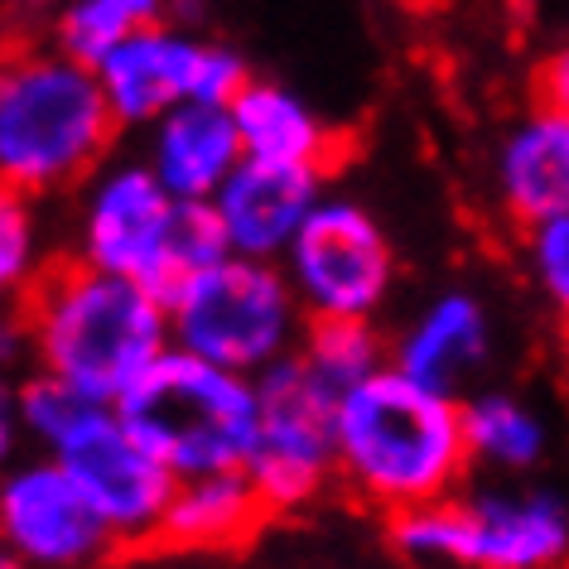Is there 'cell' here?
I'll return each mask as SVG.
<instances>
[{"label":"cell","instance_id":"5b68a950","mask_svg":"<svg viewBox=\"0 0 569 569\" xmlns=\"http://www.w3.org/2000/svg\"><path fill=\"white\" fill-rule=\"evenodd\" d=\"M309 315L280 261L227 251L169 300V333L179 348L232 372H266L300 348Z\"/></svg>","mask_w":569,"mask_h":569},{"label":"cell","instance_id":"44dd1931","mask_svg":"<svg viewBox=\"0 0 569 569\" xmlns=\"http://www.w3.org/2000/svg\"><path fill=\"white\" fill-rule=\"evenodd\" d=\"M300 352L315 362V372L323 381H333L343 396L358 387V381L372 377L377 367L391 362L387 348H381V333L372 329V319H309Z\"/></svg>","mask_w":569,"mask_h":569},{"label":"cell","instance_id":"603a6c76","mask_svg":"<svg viewBox=\"0 0 569 569\" xmlns=\"http://www.w3.org/2000/svg\"><path fill=\"white\" fill-rule=\"evenodd\" d=\"M526 256H531V276L550 309L569 323V212L540 222L526 232Z\"/></svg>","mask_w":569,"mask_h":569},{"label":"cell","instance_id":"7a4b0ae2","mask_svg":"<svg viewBox=\"0 0 569 569\" xmlns=\"http://www.w3.org/2000/svg\"><path fill=\"white\" fill-rule=\"evenodd\" d=\"M468 463L473 449L459 396L425 387L396 362L377 367L343 396L338 478L387 517L453 497Z\"/></svg>","mask_w":569,"mask_h":569},{"label":"cell","instance_id":"277c9868","mask_svg":"<svg viewBox=\"0 0 569 569\" xmlns=\"http://www.w3.org/2000/svg\"><path fill=\"white\" fill-rule=\"evenodd\" d=\"M121 420L174 478L247 468L261 430L256 377L169 343L117 401Z\"/></svg>","mask_w":569,"mask_h":569},{"label":"cell","instance_id":"2e32d148","mask_svg":"<svg viewBox=\"0 0 569 569\" xmlns=\"http://www.w3.org/2000/svg\"><path fill=\"white\" fill-rule=\"evenodd\" d=\"M266 497L256 492L247 468H227V473H203V478H179L174 497H169L164 526L154 546L174 550H241L261 536Z\"/></svg>","mask_w":569,"mask_h":569},{"label":"cell","instance_id":"9c48e42d","mask_svg":"<svg viewBox=\"0 0 569 569\" xmlns=\"http://www.w3.org/2000/svg\"><path fill=\"white\" fill-rule=\"evenodd\" d=\"M49 453L78 478V488L92 497V507L107 517L121 546H146V540L154 546L160 540L179 478L140 445L117 406L92 401Z\"/></svg>","mask_w":569,"mask_h":569},{"label":"cell","instance_id":"8fae6325","mask_svg":"<svg viewBox=\"0 0 569 569\" xmlns=\"http://www.w3.org/2000/svg\"><path fill=\"white\" fill-rule=\"evenodd\" d=\"M0 540L16 550L20 565L39 569L92 565L121 546L92 497L53 453L10 463L0 473Z\"/></svg>","mask_w":569,"mask_h":569},{"label":"cell","instance_id":"4fadbf2b","mask_svg":"<svg viewBox=\"0 0 569 569\" xmlns=\"http://www.w3.org/2000/svg\"><path fill=\"white\" fill-rule=\"evenodd\" d=\"M203 53H208V39L164 20L111 49L97 63V78H102V92L111 111H117L121 131L126 126H146L150 131L179 102H198Z\"/></svg>","mask_w":569,"mask_h":569},{"label":"cell","instance_id":"52a82bcc","mask_svg":"<svg viewBox=\"0 0 569 569\" xmlns=\"http://www.w3.org/2000/svg\"><path fill=\"white\" fill-rule=\"evenodd\" d=\"M261 396V430L247 459V473L266 507L305 511L315 497L338 478V410L343 391L315 372L300 348L256 372Z\"/></svg>","mask_w":569,"mask_h":569},{"label":"cell","instance_id":"4316f807","mask_svg":"<svg viewBox=\"0 0 569 569\" xmlns=\"http://www.w3.org/2000/svg\"><path fill=\"white\" fill-rule=\"evenodd\" d=\"M10 565H20V560H16V550H10L6 540H0V569H10Z\"/></svg>","mask_w":569,"mask_h":569},{"label":"cell","instance_id":"8992f818","mask_svg":"<svg viewBox=\"0 0 569 569\" xmlns=\"http://www.w3.org/2000/svg\"><path fill=\"white\" fill-rule=\"evenodd\" d=\"M391 546L420 565L546 569L569 555V511L550 492L439 497L391 517Z\"/></svg>","mask_w":569,"mask_h":569},{"label":"cell","instance_id":"d4e9b609","mask_svg":"<svg viewBox=\"0 0 569 569\" xmlns=\"http://www.w3.org/2000/svg\"><path fill=\"white\" fill-rule=\"evenodd\" d=\"M20 406H16V381L0 367V473L16 463V445H20Z\"/></svg>","mask_w":569,"mask_h":569},{"label":"cell","instance_id":"7402d4cb","mask_svg":"<svg viewBox=\"0 0 569 569\" xmlns=\"http://www.w3.org/2000/svg\"><path fill=\"white\" fill-rule=\"evenodd\" d=\"M39 270H44V241H39L34 193L0 179V305H20Z\"/></svg>","mask_w":569,"mask_h":569},{"label":"cell","instance_id":"ffe728a7","mask_svg":"<svg viewBox=\"0 0 569 569\" xmlns=\"http://www.w3.org/2000/svg\"><path fill=\"white\" fill-rule=\"evenodd\" d=\"M169 16V0H63L53 10V44L82 63H102L131 34Z\"/></svg>","mask_w":569,"mask_h":569},{"label":"cell","instance_id":"7c38bea8","mask_svg":"<svg viewBox=\"0 0 569 569\" xmlns=\"http://www.w3.org/2000/svg\"><path fill=\"white\" fill-rule=\"evenodd\" d=\"M323 164H280V160H241L227 183L212 193V208L222 218L227 247L241 256L280 261L305 218L323 198Z\"/></svg>","mask_w":569,"mask_h":569},{"label":"cell","instance_id":"3957f363","mask_svg":"<svg viewBox=\"0 0 569 569\" xmlns=\"http://www.w3.org/2000/svg\"><path fill=\"white\" fill-rule=\"evenodd\" d=\"M121 121L92 63L49 49L0 53V179L24 193H59L102 169Z\"/></svg>","mask_w":569,"mask_h":569},{"label":"cell","instance_id":"30bf717a","mask_svg":"<svg viewBox=\"0 0 569 569\" xmlns=\"http://www.w3.org/2000/svg\"><path fill=\"white\" fill-rule=\"evenodd\" d=\"M179 198L164 189L150 160H121L92 174L78 218V256L111 276H131L164 300L169 237H174Z\"/></svg>","mask_w":569,"mask_h":569},{"label":"cell","instance_id":"ba28073f","mask_svg":"<svg viewBox=\"0 0 569 569\" xmlns=\"http://www.w3.org/2000/svg\"><path fill=\"white\" fill-rule=\"evenodd\" d=\"M309 319H377L396 284V251L358 198L323 193L280 256Z\"/></svg>","mask_w":569,"mask_h":569},{"label":"cell","instance_id":"e0dca14e","mask_svg":"<svg viewBox=\"0 0 569 569\" xmlns=\"http://www.w3.org/2000/svg\"><path fill=\"white\" fill-rule=\"evenodd\" d=\"M391 362L416 381H425V387L459 396L463 381L488 362V309L463 290L439 295L396 338Z\"/></svg>","mask_w":569,"mask_h":569},{"label":"cell","instance_id":"9a60e30c","mask_svg":"<svg viewBox=\"0 0 569 569\" xmlns=\"http://www.w3.org/2000/svg\"><path fill=\"white\" fill-rule=\"evenodd\" d=\"M497 198L526 232L569 212V111L536 102L511 126L497 150Z\"/></svg>","mask_w":569,"mask_h":569},{"label":"cell","instance_id":"6da1fadb","mask_svg":"<svg viewBox=\"0 0 569 569\" xmlns=\"http://www.w3.org/2000/svg\"><path fill=\"white\" fill-rule=\"evenodd\" d=\"M34 362L92 401L117 406L140 372L174 343L169 305L150 284L82 261H53L20 295Z\"/></svg>","mask_w":569,"mask_h":569},{"label":"cell","instance_id":"cb8c5ba5","mask_svg":"<svg viewBox=\"0 0 569 569\" xmlns=\"http://www.w3.org/2000/svg\"><path fill=\"white\" fill-rule=\"evenodd\" d=\"M536 102L555 107V111H569V44L555 49L550 59L536 68Z\"/></svg>","mask_w":569,"mask_h":569},{"label":"cell","instance_id":"d6986e66","mask_svg":"<svg viewBox=\"0 0 569 569\" xmlns=\"http://www.w3.org/2000/svg\"><path fill=\"white\" fill-rule=\"evenodd\" d=\"M463 425L478 463L521 473V468H536L546 459V425L531 406H521L507 391H482L473 401H463Z\"/></svg>","mask_w":569,"mask_h":569},{"label":"cell","instance_id":"ac0fdd59","mask_svg":"<svg viewBox=\"0 0 569 569\" xmlns=\"http://www.w3.org/2000/svg\"><path fill=\"white\" fill-rule=\"evenodd\" d=\"M232 117L241 131V150L251 160H280V164H333L338 140L319 121V111L295 97L280 82L247 78L232 97Z\"/></svg>","mask_w":569,"mask_h":569},{"label":"cell","instance_id":"484cf974","mask_svg":"<svg viewBox=\"0 0 569 569\" xmlns=\"http://www.w3.org/2000/svg\"><path fill=\"white\" fill-rule=\"evenodd\" d=\"M63 0H16V10H24V16H53Z\"/></svg>","mask_w":569,"mask_h":569},{"label":"cell","instance_id":"5bb4252c","mask_svg":"<svg viewBox=\"0 0 569 569\" xmlns=\"http://www.w3.org/2000/svg\"><path fill=\"white\" fill-rule=\"evenodd\" d=\"M150 169L174 198L212 203L227 174L247 160L232 102H179L150 126Z\"/></svg>","mask_w":569,"mask_h":569}]
</instances>
